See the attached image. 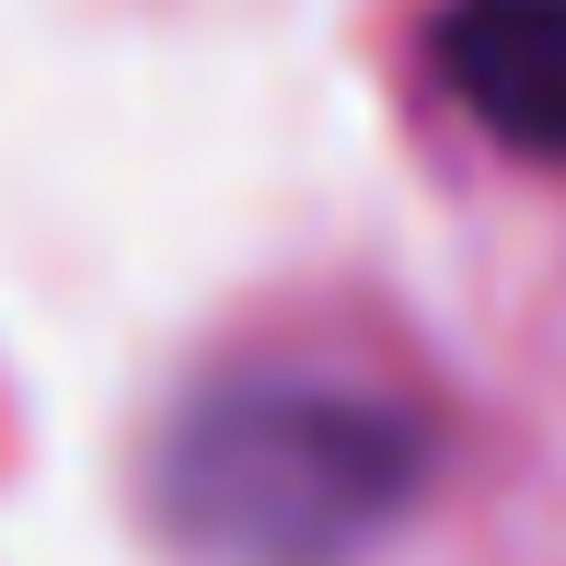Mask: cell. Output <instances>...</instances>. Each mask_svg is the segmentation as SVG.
Masks as SVG:
<instances>
[{"label":"cell","instance_id":"obj_2","mask_svg":"<svg viewBox=\"0 0 566 566\" xmlns=\"http://www.w3.org/2000/svg\"><path fill=\"white\" fill-rule=\"evenodd\" d=\"M451 105L521 163H566V0H451L428 23Z\"/></svg>","mask_w":566,"mask_h":566},{"label":"cell","instance_id":"obj_1","mask_svg":"<svg viewBox=\"0 0 566 566\" xmlns=\"http://www.w3.org/2000/svg\"><path fill=\"white\" fill-rule=\"evenodd\" d=\"M428 485V428L394 394L301 358L220 370L174 405L150 509L197 566H358Z\"/></svg>","mask_w":566,"mask_h":566}]
</instances>
